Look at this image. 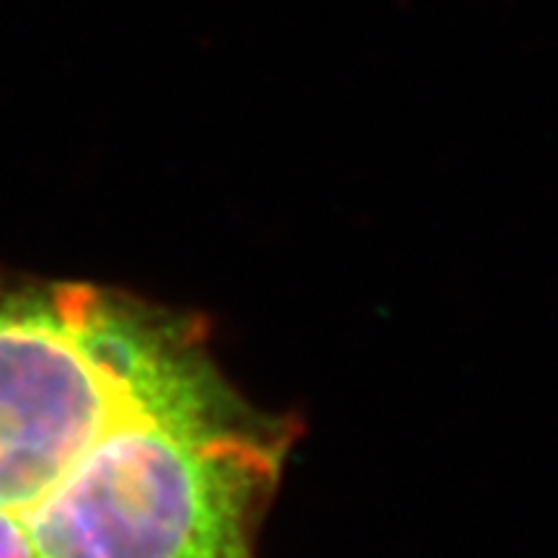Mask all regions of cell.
Listing matches in <instances>:
<instances>
[{
  "instance_id": "6da1fadb",
  "label": "cell",
  "mask_w": 558,
  "mask_h": 558,
  "mask_svg": "<svg viewBox=\"0 0 558 558\" xmlns=\"http://www.w3.org/2000/svg\"><path fill=\"white\" fill-rule=\"evenodd\" d=\"M298 435L215 367L124 416L19 522L41 558H254Z\"/></svg>"
},
{
  "instance_id": "7a4b0ae2",
  "label": "cell",
  "mask_w": 558,
  "mask_h": 558,
  "mask_svg": "<svg viewBox=\"0 0 558 558\" xmlns=\"http://www.w3.org/2000/svg\"><path fill=\"white\" fill-rule=\"evenodd\" d=\"M215 367L194 316L88 282L0 288V509L21 520L124 416Z\"/></svg>"
},
{
  "instance_id": "3957f363",
  "label": "cell",
  "mask_w": 558,
  "mask_h": 558,
  "mask_svg": "<svg viewBox=\"0 0 558 558\" xmlns=\"http://www.w3.org/2000/svg\"><path fill=\"white\" fill-rule=\"evenodd\" d=\"M0 558H41L26 527L5 509H0Z\"/></svg>"
}]
</instances>
